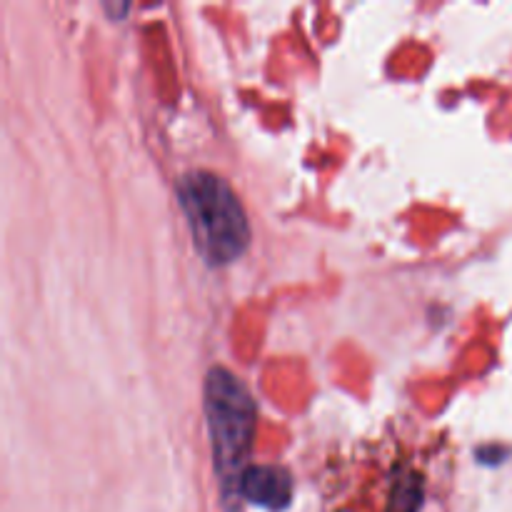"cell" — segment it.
<instances>
[{
  "instance_id": "4",
  "label": "cell",
  "mask_w": 512,
  "mask_h": 512,
  "mask_svg": "<svg viewBox=\"0 0 512 512\" xmlns=\"http://www.w3.org/2000/svg\"><path fill=\"white\" fill-rule=\"evenodd\" d=\"M420 498H423V493H420L418 480H415V478L403 480V483L395 488L390 512H415V510H418V505H420Z\"/></svg>"
},
{
  "instance_id": "1",
  "label": "cell",
  "mask_w": 512,
  "mask_h": 512,
  "mask_svg": "<svg viewBox=\"0 0 512 512\" xmlns=\"http://www.w3.org/2000/svg\"><path fill=\"white\" fill-rule=\"evenodd\" d=\"M178 203L205 263L225 265L248 248L250 225L243 203L220 175L190 170L178 180Z\"/></svg>"
},
{
  "instance_id": "2",
  "label": "cell",
  "mask_w": 512,
  "mask_h": 512,
  "mask_svg": "<svg viewBox=\"0 0 512 512\" xmlns=\"http://www.w3.org/2000/svg\"><path fill=\"white\" fill-rule=\"evenodd\" d=\"M205 418L213 440L215 470L225 498H230L248 470L255 433V403L230 370L213 368L205 378Z\"/></svg>"
},
{
  "instance_id": "3",
  "label": "cell",
  "mask_w": 512,
  "mask_h": 512,
  "mask_svg": "<svg viewBox=\"0 0 512 512\" xmlns=\"http://www.w3.org/2000/svg\"><path fill=\"white\" fill-rule=\"evenodd\" d=\"M238 495L260 508L283 510L293 498V480L288 470L280 465H248L240 478Z\"/></svg>"
}]
</instances>
